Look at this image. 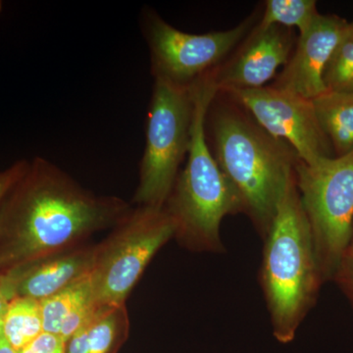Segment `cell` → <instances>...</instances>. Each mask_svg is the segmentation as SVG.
Returning <instances> with one entry per match:
<instances>
[{
	"label": "cell",
	"instance_id": "1",
	"mask_svg": "<svg viewBox=\"0 0 353 353\" xmlns=\"http://www.w3.org/2000/svg\"><path fill=\"white\" fill-rule=\"evenodd\" d=\"M131 211L97 196L50 160L34 157L0 201V275L75 248Z\"/></svg>",
	"mask_w": 353,
	"mask_h": 353
},
{
	"label": "cell",
	"instance_id": "2",
	"mask_svg": "<svg viewBox=\"0 0 353 353\" xmlns=\"http://www.w3.org/2000/svg\"><path fill=\"white\" fill-rule=\"evenodd\" d=\"M263 241L260 285L274 338L287 345L296 338L324 283L294 174Z\"/></svg>",
	"mask_w": 353,
	"mask_h": 353
},
{
	"label": "cell",
	"instance_id": "3",
	"mask_svg": "<svg viewBox=\"0 0 353 353\" xmlns=\"http://www.w3.org/2000/svg\"><path fill=\"white\" fill-rule=\"evenodd\" d=\"M192 90L194 109L188 161L164 208L175 222V238L181 245L194 252L221 253L225 252L222 221L228 215L243 213V204L206 139V116L219 92L215 71L196 81Z\"/></svg>",
	"mask_w": 353,
	"mask_h": 353
},
{
	"label": "cell",
	"instance_id": "4",
	"mask_svg": "<svg viewBox=\"0 0 353 353\" xmlns=\"http://www.w3.org/2000/svg\"><path fill=\"white\" fill-rule=\"evenodd\" d=\"M213 137L215 160L264 240L299 158L285 141L236 111L216 113Z\"/></svg>",
	"mask_w": 353,
	"mask_h": 353
},
{
	"label": "cell",
	"instance_id": "5",
	"mask_svg": "<svg viewBox=\"0 0 353 353\" xmlns=\"http://www.w3.org/2000/svg\"><path fill=\"white\" fill-rule=\"evenodd\" d=\"M194 109L192 85L185 87L154 79L134 197L139 206L162 208L168 201L189 152Z\"/></svg>",
	"mask_w": 353,
	"mask_h": 353
},
{
	"label": "cell",
	"instance_id": "6",
	"mask_svg": "<svg viewBox=\"0 0 353 353\" xmlns=\"http://www.w3.org/2000/svg\"><path fill=\"white\" fill-rule=\"evenodd\" d=\"M97 245L90 273L95 307L125 305L128 296L162 246L175 238L176 224L165 208L138 206Z\"/></svg>",
	"mask_w": 353,
	"mask_h": 353
},
{
	"label": "cell",
	"instance_id": "7",
	"mask_svg": "<svg viewBox=\"0 0 353 353\" xmlns=\"http://www.w3.org/2000/svg\"><path fill=\"white\" fill-rule=\"evenodd\" d=\"M294 176L323 282L333 280L353 225V152L313 164L297 161Z\"/></svg>",
	"mask_w": 353,
	"mask_h": 353
},
{
	"label": "cell",
	"instance_id": "8",
	"mask_svg": "<svg viewBox=\"0 0 353 353\" xmlns=\"http://www.w3.org/2000/svg\"><path fill=\"white\" fill-rule=\"evenodd\" d=\"M252 18L223 32L189 34L162 19L154 10L141 11V25L152 58L154 79L190 87L214 71L223 58L250 31Z\"/></svg>",
	"mask_w": 353,
	"mask_h": 353
},
{
	"label": "cell",
	"instance_id": "9",
	"mask_svg": "<svg viewBox=\"0 0 353 353\" xmlns=\"http://www.w3.org/2000/svg\"><path fill=\"white\" fill-rule=\"evenodd\" d=\"M259 126L274 138L285 141L299 161L313 164L334 157L333 148L325 136L312 101L280 88L230 90Z\"/></svg>",
	"mask_w": 353,
	"mask_h": 353
},
{
	"label": "cell",
	"instance_id": "10",
	"mask_svg": "<svg viewBox=\"0 0 353 353\" xmlns=\"http://www.w3.org/2000/svg\"><path fill=\"white\" fill-rule=\"evenodd\" d=\"M348 23L334 15H319L299 37L294 54L273 87L313 99L328 92L323 81L325 69Z\"/></svg>",
	"mask_w": 353,
	"mask_h": 353
},
{
	"label": "cell",
	"instance_id": "11",
	"mask_svg": "<svg viewBox=\"0 0 353 353\" xmlns=\"http://www.w3.org/2000/svg\"><path fill=\"white\" fill-rule=\"evenodd\" d=\"M97 245L74 248L17 267L0 275V288L8 301L15 297L43 301L90 275Z\"/></svg>",
	"mask_w": 353,
	"mask_h": 353
},
{
	"label": "cell",
	"instance_id": "12",
	"mask_svg": "<svg viewBox=\"0 0 353 353\" xmlns=\"http://www.w3.org/2000/svg\"><path fill=\"white\" fill-rule=\"evenodd\" d=\"M294 46L292 30L273 26L256 28L241 52L225 68L215 70L219 92L263 88L290 60Z\"/></svg>",
	"mask_w": 353,
	"mask_h": 353
},
{
	"label": "cell",
	"instance_id": "13",
	"mask_svg": "<svg viewBox=\"0 0 353 353\" xmlns=\"http://www.w3.org/2000/svg\"><path fill=\"white\" fill-rule=\"evenodd\" d=\"M128 330L125 305L99 307L67 341L65 353H116Z\"/></svg>",
	"mask_w": 353,
	"mask_h": 353
},
{
	"label": "cell",
	"instance_id": "14",
	"mask_svg": "<svg viewBox=\"0 0 353 353\" xmlns=\"http://www.w3.org/2000/svg\"><path fill=\"white\" fill-rule=\"evenodd\" d=\"M312 102L336 157L353 152V92H327Z\"/></svg>",
	"mask_w": 353,
	"mask_h": 353
},
{
	"label": "cell",
	"instance_id": "15",
	"mask_svg": "<svg viewBox=\"0 0 353 353\" xmlns=\"http://www.w3.org/2000/svg\"><path fill=\"white\" fill-rule=\"evenodd\" d=\"M1 328L11 347L19 352L43 332L39 301L29 297H15L9 301Z\"/></svg>",
	"mask_w": 353,
	"mask_h": 353
},
{
	"label": "cell",
	"instance_id": "16",
	"mask_svg": "<svg viewBox=\"0 0 353 353\" xmlns=\"http://www.w3.org/2000/svg\"><path fill=\"white\" fill-rule=\"evenodd\" d=\"M88 303H92L90 275L39 301L43 332L59 336L64 322Z\"/></svg>",
	"mask_w": 353,
	"mask_h": 353
},
{
	"label": "cell",
	"instance_id": "17",
	"mask_svg": "<svg viewBox=\"0 0 353 353\" xmlns=\"http://www.w3.org/2000/svg\"><path fill=\"white\" fill-rule=\"evenodd\" d=\"M318 15L317 2L314 0H268L257 28L267 29L273 26L290 30L296 28L301 36L311 27Z\"/></svg>",
	"mask_w": 353,
	"mask_h": 353
},
{
	"label": "cell",
	"instance_id": "18",
	"mask_svg": "<svg viewBox=\"0 0 353 353\" xmlns=\"http://www.w3.org/2000/svg\"><path fill=\"white\" fill-rule=\"evenodd\" d=\"M328 92H353V24L348 23L330 58L324 75Z\"/></svg>",
	"mask_w": 353,
	"mask_h": 353
},
{
	"label": "cell",
	"instance_id": "19",
	"mask_svg": "<svg viewBox=\"0 0 353 353\" xmlns=\"http://www.w3.org/2000/svg\"><path fill=\"white\" fill-rule=\"evenodd\" d=\"M66 343L59 336L43 332L17 353H65Z\"/></svg>",
	"mask_w": 353,
	"mask_h": 353
},
{
	"label": "cell",
	"instance_id": "20",
	"mask_svg": "<svg viewBox=\"0 0 353 353\" xmlns=\"http://www.w3.org/2000/svg\"><path fill=\"white\" fill-rule=\"evenodd\" d=\"M333 280L347 297L353 308V256L345 255L341 260Z\"/></svg>",
	"mask_w": 353,
	"mask_h": 353
},
{
	"label": "cell",
	"instance_id": "21",
	"mask_svg": "<svg viewBox=\"0 0 353 353\" xmlns=\"http://www.w3.org/2000/svg\"><path fill=\"white\" fill-rule=\"evenodd\" d=\"M28 163L29 161L27 160H20L6 170L0 172V201H2L9 189L12 187L14 183L24 173Z\"/></svg>",
	"mask_w": 353,
	"mask_h": 353
},
{
	"label": "cell",
	"instance_id": "22",
	"mask_svg": "<svg viewBox=\"0 0 353 353\" xmlns=\"http://www.w3.org/2000/svg\"><path fill=\"white\" fill-rule=\"evenodd\" d=\"M0 353H17L4 338V334L2 333L1 322H0Z\"/></svg>",
	"mask_w": 353,
	"mask_h": 353
},
{
	"label": "cell",
	"instance_id": "23",
	"mask_svg": "<svg viewBox=\"0 0 353 353\" xmlns=\"http://www.w3.org/2000/svg\"><path fill=\"white\" fill-rule=\"evenodd\" d=\"M9 301L4 296L3 292H2L1 288H0V322L3 320L4 315H6L7 308H8Z\"/></svg>",
	"mask_w": 353,
	"mask_h": 353
},
{
	"label": "cell",
	"instance_id": "24",
	"mask_svg": "<svg viewBox=\"0 0 353 353\" xmlns=\"http://www.w3.org/2000/svg\"><path fill=\"white\" fill-rule=\"evenodd\" d=\"M345 255H350V256H353V225L352 234H350V243H348L347 252H345Z\"/></svg>",
	"mask_w": 353,
	"mask_h": 353
},
{
	"label": "cell",
	"instance_id": "25",
	"mask_svg": "<svg viewBox=\"0 0 353 353\" xmlns=\"http://www.w3.org/2000/svg\"><path fill=\"white\" fill-rule=\"evenodd\" d=\"M352 24H353V22H352Z\"/></svg>",
	"mask_w": 353,
	"mask_h": 353
}]
</instances>
